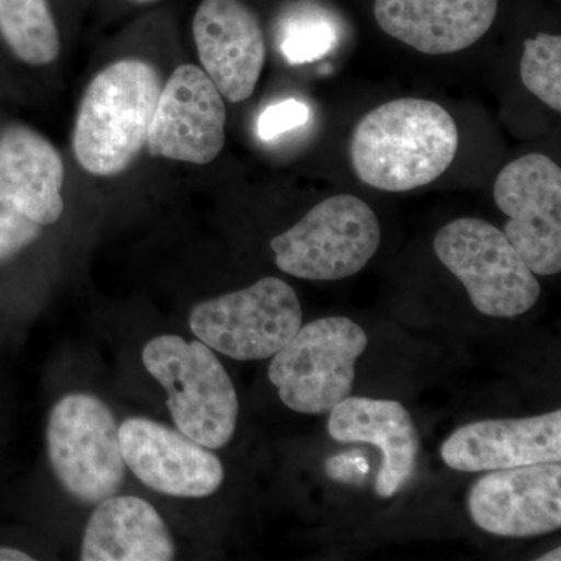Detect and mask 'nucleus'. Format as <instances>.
<instances>
[{"label": "nucleus", "mask_w": 561, "mask_h": 561, "mask_svg": "<svg viewBox=\"0 0 561 561\" xmlns=\"http://www.w3.org/2000/svg\"><path fill=\"white\" fill-rule=\"evenodd\" d=\"M459 149L456 121L442 105L398 99L356 125L350 157L357 179L375 190L405 192L440 179Z\"/></svg>", "instance_id": "f257e3e1"}, {"label": "nucleus", "mask_w": 561, "mask_h": 561, "mask_svg": "<svg viewBox=\"0 0 561 561\" xmlns=\"http://www.w3.org/2000/svg\"><path fill=\"white\" fill-rule=\"evenodd\" d=\"M162 81L157 68L125 58L102 69L81 99L72 147L84 171L117 175L146 147Z\"/></svg>", "instance_id": "f03ea898"}, {"label": "nucleus", "mask_w": 561, "mask_h": 561, "mask_svg": "<svg viewBox=\"0 0 561 561\" xmlns=\"http://www.w3.org/2000/svg\"><path fill=\"white\" fill-rule=\"evenodd\" d=\"M142 362L168 393L179 431L208 449L231 442L238 426V393L214 350L198 339L158 335L144 348Z\"/></svg>", "instance_id": "7ed1b4c3"}, {"label": "nucleus", "mask_w": 561, "mask_h": 561, "mask_svg": "<svg viewBox=\"0 0 561 561\" xmlns=\"http://www.w3.org/2000/svg\"><path fill=\"white\" fill-rule=\"evenodd\" d=\"M368 337L356 321L324 317L301 327L273 356L268 379L290 411L331 412L350 397Z\"/></svg>", "instance_id": "20e7f679"}, {"label": "nucleus", "mask_w": 561, "mask_h": 561, "mask_svg": "<svg viewBox=\"0 0 561 561\" xmlns=\"http://www.w3.org/2000/svg\"><path fill=\"white\" fill-rule=\"evenodd\" d=\"M434 250L483 316L515 319L540 298L537 275L504 231L489 221L471 217L449 221L435 236Z\"/></svg>", "instance_id": "39448f33"}, {"label": "nucleus", "mask_w": 561, "mask_h": 561, "mask_svg": "<svg viewBox=\"0 0 561 561\" xmlns=\"http://www.w3.org/2000/svg\"><path fill=\"white\" fill-rule=\"evenodd\" d=\"M381 245V225L368 203L350 194L313 206L271 242L280 272L308 280H337L359 273Z\"/></svg>", "instance_id": "423d86ee"}, {"label": "nucleus", "mask_w": 561, "mask_h": 561, "mask_svg": "<svg viewBox=\"0 0 561 561\" xmlns=\"http://www.w3.org/2000/svg\"><path fill=\"white\" fill-rule=\"evenodd\" d=\"M47 453L62 489L83 504L98 505L124 483L119 426L98 397L70 393L51 408Z\"/></svg>", "instance_id": "0eeeda50"}, {"label": "nucleus", "mask_w": 561, "mask_h": 561, "mask_svg": "<svg viewBox=\"0 0 561 561\" xmlns=\"http://www.w3.org/2000/svg\"><path fill=\"white\" fill-rule=\"evenodd\" d=\"M302 324L301 302L286 280L262 278L192 309L191 331L210 350L236 360L275 356Z\"/></svg>", "instance_id": "6e6552de"}, {"label": "nucleus", "mask_w": 561, "mask_h": 561, "mask_svg": "<svg viewBox=\"0 0 561 561\" xmlns=\"http://www.w3.org/2000/svg\"><path fill=\"white\" fill-rule=\"evenodd\" d=\"M504 234L535 275L561 271V169L542 153L508 162L493 186Z\"/></svg>", "instance_id": "1a4fd4ad"}, {"label": "nucleus", "mask_w": 561, "mask_h": 561, "mask_svg": "<svg viewBox=\"0 0 561 561\" xmlns=\"http://www.w3.org/2000/svg\"><path fill=\"white\" fill-rule=\"evenodd\" d=\"M225 128L224 95L205 70L183 65L162 87L146 147L154 158L205 165L224 150Z\"/></svg>", "instance_id": "9d476101"}, {"label": "nucleus", "mask_w": 561, "mask_h": 561, "mask_svg": "<svg viewBox=\"0 0 561 561\" xmlns=\"http://www.w3.org/2000/svg\"><path fill=\"white\" fill-rule=\"evenodd\" d=\"M479 529L505 538H530L561 527L560 461L490 471L468 494Z\"/></svg>", "instance_id": "9b49d317"}, {"label": "nucleus", "mask_w": 561, "mask_h": 561, "mask_svg": "<svg viewBox=\"0 0 561 561\" xmlns=\"http://www.w3.org/2000/svg\"><path fill=\"white\" fill-rule=\"evenodd\" d=\"M125 465L144 485L173 497H206L224 483L216 454L181 431L135 416L119 426Z\"/></svg>", "instance_id": "f8f14e48"}, {"label": "nucleus", "mask_w": 561, "mask_h": 561, "mask_svg": "<svg viewBox=\"0 0 561 561\" xmlns=\"http://www.w3.org/2000/svg\"><path fill=\"white\" fill-rule=\"evenodd\" d=\"M198 60L231 103L249 101L264 69L267 46L260 18L242 0H203L192 22Z\"/></svg>", "instance_id": "ddd939ff"}, {"label": "nucleus", "mask_w": 561, "mask_h": 561, "mask_svg": "<svg viewBox=\"0 0 561 561\" xmlns=\"http://www.w3.org/2000/svg\"><path fill=\"white\" fill-rule=\"evenodd\" d=\"M442 459L463 472L508 470L561 460V411L467 424L443 443Z\"/></svg>", "instance_id": "4468645a"}, {"label": "nucleus", "mask_w": 561, "mask_h": 561, "mask_svg": "<svg viewBox=\"0 0 561 561\" xmlns=\"http://www.w3.org/2000/svg\"><path fill=\"white\" fill-rule=\"evenodd\" d=\"M383 33L426 55L468 49L490 31L497 0H375Z\"/></svg>", "instance_id": "2eb2a0df"}, {"label": "nucleus", "mask_w": 561, "mask_h": 561, "mask_svg": "<svg viewBox=\"0 0 561 561\" xmlns=\"http://www.w3.org/2000/svg\"><path fill=\"white\" fill-rule=\"evenodd\" d=\"M328 432L342 443H368L382 453L376 493L391 497L412 478L419 460L420 437L411 413L398 401L348 397L328 420Z\"/></svg>", "instance_id": "dca6fc26"}, {"label": "nucleus", "mask_w": 561, "mask_h": 561, "mask_svg": "<svg viewBox=\"0 0 561 561\" xmlns=\"http://www.w3.org/2000/svg\"><path fill=\"white\" fill-rule=\"evenodd\" d=\"M65 164L58 150L28 127L0 135V192L25 217L41 225L60 220L65 202Z\"/></svg>", "instance_id": "f3484780"}, {"label": "nucleus", "mask_w": 561, "mask_h": 561, "mask_svg": "<svg viewBox=\"0 0 561 561\" xmlns=\"http://www.w3.org/2000/svg\"><path fill=\"white\" fill-rule=\"evenodd\" d=\"M175 556V541L157 508L140 497L114 494L92 512L80 560L169 561Z\"/></svg>", "instance_id": "a211bd4d"}, {"label": "nucleus", "mask_w": 561, "mask_h": 561, "mask_svg": "<svg viewBox=\"0 0 561 561\" xmlns=\"http://www.w3.org/2000/svg\"><path fill=\"white\" fill-rule=\"evenodd\" d=\"M0 35L32 66L50 65L60 55V35L47 0H0Z\"/></svg>", "instance_id": "6ab92c4d"}, {"label": "nucleus", "mask_w": 561, "mask_h": 561, "mask_svg": "<svg viewBox=\"0 0 561 561\" xmlns=\"http://www.w3.org/2000/svg\"><path fill=\"white\" fill-rule=\"evenodd\" d=\"M337 39V28L330 18L316 10L291 11L278 28L279 50L290 65H305L327 57Z\"/></svg>", "instance_id": "aec40b11"}, {"label": "nucleus", "mask_w": 561, "mask_h": 561, "mask_svg": "<svg viewBox=\"0 0 561 561\" xmlns=\"http://www.w3.org/2000/svg\"><path fill=\"white\" fill-rule=\"evenodd\" d=\"M519 73L527 91L542 103L561 111V38L559 35L538 33L524 44Z\"/></svg>", "instance_id": "412c9836"}, {"label": "nucleus", "mask_w": 561, "mask_h": 561, "mask_svg": "<svg viewBox=\"0 0 561 561\" xmlns=\"http://www.w3.org/2000/svg\"><path fill=\"white\" fill-rule=\"evenodd\" d=\"M41 234V225L14 208L0 192V261L10 260Z\"/></svg>", "instance_id": "4be33fe9"}, {"label": "nucleus", "mask_w": 561, "mask_h": 561, "mask_svg": "<svg viewBox=\"0 0 561 561\" xmlns=\"http://www.w3.org/2000/svg\"><path fill=\"white\" fill-rule=\"evenodd\" d=\"M309 117H311V110L305 102L297 101V99L272 103L262 111L260 119H257V136L264 142H272L279 136L308 124Z\"/></svg>", "instance_id": "5701e85b"}, {"label": "nucleus", "mask_w": 561, "mask_h": 561, "mask_svg": "<svg viewBox=\"0 0 561 561\" xmlns=\"http://www.w3.org/2000/svg\"><path fill=\"white\" fill-rule=\"evenodd\" d=\"M324 470L332 481L364 485L370 474V461L362 451H348L332 456L324 463Z\"/></svg>", "instance_id": "b1692460"}, {"label": "nucleus", "mask_w": 561, "mask_h": 561, "mask_svg": "<svg viewBox=\"0 0 561 561\" xmlns=\"http://www.w3.org/2000/svg\"><path fill=\"white\" fill-rule=\"evenodd\" d=\"M33 557L28 553L18 551V549L0 548V561H32Z\"/></svg>", "instance_id": "393cba45"}, {"label": "nucleus", "mask_w": 561, "mask_h": 561, "mask_svg": "<svg viewBox=\"0 0 561 561\" xmlns=\"http://www.w3.org/2000/svg\"><path fill=\"white\" fill-rule=\"evenodd\" d=\"M538 560H540V561H553V560L560 561L561 560L560 546H559V548L553 549V551L545 553V556L540 557V559H538Z\"/></svg>", "instance_id": "a878e982"}, {"label": "nucleus", "mask_w": 561, "mask_h": 561, "mask_svg": "<svg viewBox=\"0 0 561 561\" xmlns=\"http://www.w3.org/2000/svg\"><path fill=\"white\" fill-rule=\"evenodd\" d=\"M138 2H157V0H138Z\"/></svg>", "instance_id": "bb28decb"}]
</instances>
